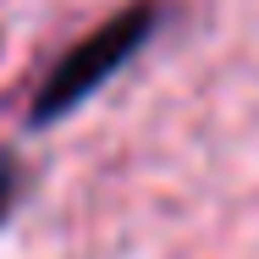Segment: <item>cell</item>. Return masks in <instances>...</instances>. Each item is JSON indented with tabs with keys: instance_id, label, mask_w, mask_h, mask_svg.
I'll return each instance as SVG.
<instances>
[{
	"instance_id": "cell-1",
	"label": "cell",
	"mask_w": 259,
	"mask_h": 259,
	"mask_svg": "<svg viewBox=\"0 0 259 259\" xmlns=\"http://www.w3.org/2000/svg\"><path fill=\"white\" fill-rule=\"evenodd\" d=\"M149 33H155V6H127L121 17L100 22L89 39H77L72 50L55 61V72L45 77V89L33 94L28 121H33V127H50V121H61V116H72L100 83H110L133 55L144 50Z\"/></svg>"
},
{
	"instance_id": "cell-2",
	"label": "cell",
	"mask_w": 259,
	"mask_h": 259,
	"mask_svg": "<svg viewBox=\"0 0 259 259\" xmlns=\"http://www.w3.org/2000/svg\"><path fill=\"white\" fill-rule=\"evenodd\" d=\"M11 199H17V160L0 155V221L11 215Z\"/></svg>"
}]
</instances>
